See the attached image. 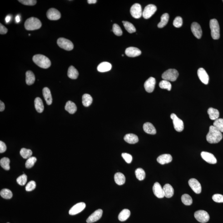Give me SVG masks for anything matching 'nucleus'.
Segmentation results:
<instances>
[{
    "mask_svg": "<svg viewBox=\"0 0 223 223\" xmlns=\"http://www.w3.org/2000/svg\"><path fill=\"white\" fill-rule=\"evenodd\" d=\"M123 24L125 29L130 33H134L136 31V28L134 25L127 21H123Z\"/></svg>",
    "mask_w": 223,
    "mask_h": 223,
    "instance_id": "36",
    "label": "nucleus"
},
{
    "mask_svg": "<svg viewBox=\"0 0 223 223\" xmlns=\"http://www.w3.org/2000/svg\"><path fill=\"white\" fill-rule=\"evenodd\" d=\"M212 200L216 203H223V195L220 194H216L213 195Z\"/></svg>",
    "mask_w": 223,
    "mask_h": 223,
    "instance_id": "49",
    "label": "nucleus"
},
{
    "mask_svg": "<svg viewBox=\"0 0 223 223\" xmlns=\"http://www.w3.org/2000/svg\"><path fill=\"white\" fill-rule=\"evenodd\" d=\"M65 109L71 114H74L77 111V107L74 102L72 101H67L65 106Z\"/></svg>",
    "mask_w": 223,
    "mask_h": 223,
    "instance_id": "28",
    "label": "nucleus"
},
{
    "mask_svg": "<svg viewBox=\"0 0 223 223\" xmlns=\"http://www.w3.org/2000/svg\"><path fill=\"white\" fill-rule=\"evenodd\" d=\"M189 186L193 191L196 194H200L201 192L202 187L200 182L195 179H191L189 180Z\"/></svg>",
    "mask_w": 223,
    "mask_h": 223,
    "instance_id": "11",
    "label": "nucleus"
},
{
    "mask_svg": "<svg viewBox=\"0 0 223 223\" xmlns=\"http://www.w3.org/2000/svg\"><path fill=\"white\" fill-rule=\"evenodd\" d=\"M213 126L221 133L223 132V119L218 118L215 120Z\"/></svg>",
    "mask_w": 223,
    "mask_h": 223,
    "instance_id": "42",
    "label": "nucleus"
},
{
    "mask_svg": "<svg viewBox=\"0 0 223 223\" xmlns=\"http://www.w3.org/2000/svg\"><path fill=\"white\" fill-rule=\"evenodd\" d=\"M124 140L130 144H135L139 141V138L136 135L133 134H127L124 137Z\"/></svg>",
    "mask_w": 223,
    "mask_h": 223,
    "instance_id": "26",
    "label": "nucleus"
},
{
    "mask_svg": "<svg viewBox=\"0 0 223 223\" xmlns=\"http://www.w3.org/2000/svg\"><path fill=\"white\" fill-rule=\"evenodd\" d=\"M181 201L185 205H190L192 204L193 200L191 197L187 194H184L181 197Z\"/></svg>",
    "mask_w": 223,
    "mask_h": 223,
    "instance_id": "41",
    "label": "nucleus"
},
{
    "mask_svg": "<svg viewBox=\"0 0 223 223\" xmlns=\"http://www.w3.org/2000/svg\"><path fill=\"white\" fill-rule=\"evenodd\" d=\"M92 102V98L89 94H84L82 96V103L85 107H89L91 104Z\"/></svg>",
    "mask_w": 223,
    "mask_h": 223,
    "instance_id": "34",
    "label": "nucleus"
},
{
    "mask_svg": "<svg viewBox=\"0 0 223 223\" xmlns=\"http://www.w3.org/2000/svg\"><path fill=\"white\" fill-rule=\"evenodd\" d=\"M114 180L115 183L120 186L125 184L126 180L125 175L120 172H117L115 174Z\"/></svg>",
    "mask_w": 223,
    "mask_h": 223,
    "instance_id": "27",
    "label": "nucleus"
},
{
    "mask_svg": "<svg viewBox=\"0 0 223 223\" xmlns=\"http://www.w3.org/2000/svg\"><path fill=\"white\" fill-rule=\"evenodd\" d=\"M125 54L128 57H136L141 55V51L137 48L130 47L128 48L125 50Z\"/></svg>",
    "mask_w": 223,
    "mask_h": 223,
    "instance_id": "19",
    "label": "nucleus"
},
{
    "mask_svg": "<svg viewBox=\"0 0 223 223\" xmlns=\"http://www.w3.org/2000/svg\"><path fill=\"white\" fill-rule=\"evenodd\" d=\"M102 213H103V212L101 209H98V210H96L86 220V222L92 223L98 221L102 217Z\"/></svg>",
    "mask_w": 223,
    "mask_h": 223,
    "instance_id": "13",
    "label": "nucleus"
},
{
    "mask_svg": "<svg viewBox=\"0 0 223 223\" xmlns=\"http://www.w3.org/2000/svg\"><path fill=\"white\" fill-rule=\"evenodd\" d=\"M7 29L3 26V25L0 24V34H4L7 33Z\"/></svg>",
    "mask_w": 223,
    "mask_h": 223,
    "instance_id": "53",
    "label": "nucleus"
},
{
    "mask_svg": "<svg viewBox=\"0 0 223 223\" xmlns=\"http://www.w3.org/2000/svg\"><path fill=\"white\" fill-rule=\"evenodd\" d=\"M159 86L160 88L166 89L168 91H170L171 89V85L169 81L163 80L160 81L159 83Z\"/></svg>",
    "mask_w": 223,
    "mask_h": 223,
    "instance_id": "43",
    "label": "nucleus"
},
{
    "mask_svg": "<svg viewBox=\"0 0 223 223\" xmlns=\"http://www.w3.org/2000/svg\"><path fill=\"white\" fill-rule=\"evenodd\" d=\"M11 19V16L10 15H7L5 18V21L6 23H8L10 22Z\"/></svg>",
    "mask_w": 223,
    "mask_h": 223,
    "instance_id": "55",
    "label": "nucleus"
},
{
    "mask_svg": "<svg viewBox=\"0 0 223 223\" xmlns=\"http://www.w3.org/2000/svg\"><path fill=\"white\" fill-rule=\"evenodd\" d=\"M37 159L34 157H31L27 159L25 163L26 167L27 169L31 168L34 166L35 163L37 162Z\"/></svg>",
    "mask_w": 223,
    "mask_h": 223,
    "instance_id": "44",
    "label": "nucleus"
},
{
    "mask_svg": "<svg viewBox=\"0 0 223 223\" xmlns=\"http://www.w3.org/2000/svg\"><path fill=\"white\" fill-rule=\"evenodd\" d=\"M111 65L108 62H102L98 65L97 67V70L98 72H104L111 71Z\"/></svg>",
    "mask_w": 223,
    "mask_h": 223,
    "instance_id": "23",
    "label": "nucleus"
},
{
    "mask_svg": "<svg viewBox=\"0 0 223 223\" xmlns=\"http://www.w3.org/2000/svg\"><path fill=\"white\" fill-rule=\"evenodd\" d=\"M33 61L36 65L42 68L47 69L51 66V62L49 59L44 55H35L33 57Z\"/></svg>",
    "mask_w": 223,
    "mask_h": 223,
    "instance_id": "2",
    "label": "nucleus"
},
{
    "mask_svg": "<svg viewBox=\"0 0 223 223\" xmlns=\"http://www.w3.org/2000/svg\"></svg>",
    "mask_w": 223,
    "mask_h": 223,
    "instance_id": "59",
    "label": "nucleus"
},
{
    "mask_svg": "<svg viewBox=\"0 0 223 223\" xmlns=\"http://www.w3.org/2000/svg\"><path fill=\"white\" fill-rule=\"evenodd\" d=\"M27 175L23 174L17 179V182L20 186H24L27 181Z\"/></svg>",
    "mask_w": 223,
    "mask_h": 223,
    "instance_id": "45",
    "label": "nucleus"
},
{
    "mask_svg": "<svg viewBox=\"0 0 223 223\" xmlns=\"http://www.w3.org/2000/svg\"><path fill=\"white\" fill-rule=\"evenodd\" d=\"M47 17L48 19L51 20H57L61 18V14L56 8H51L48 11Z\"/></svg>",
    "mask_w": 223,
    "mask_h": 223,
    "instance_id": "12",
    "label": "nucleus"
},
{
    "mask_svg": "<svg viewBox=\"0 0 223 223\" xmlns=\"http://www.w3.org/2000/svg\"><path fill=\"white\" fill-rule=\"evenodd\" d=\"M169 15L168 13H165L162 15L161 17V21L157 25L159 28H162L166 26L168 22Z\"/></svg>",
    "mask_w": 223,
    "mask_h": 223,
    "instance_id": "35",
    "label": "nucleus"
},
{
    "mask_svg": "<svg viewBox=\"0 0 223 223\" xmlns=\"http://www.w3.org/2000/svg\"><path fill=\"white\" fill-rule=\"evenodd\" d=\"M223 136L221 131H219L213 126H211L206 136L207 141L211 144L217 143L222 139Z\"/></svg>",
    "mask_w": 223,
    "mask_h": 223,
    "instance_id": "1",
    "label": "nucleus"
},
{
    "mask_svg": "<svg viewBox=\"0 0 223 223\" xmlns=\"http://www.w3.org/2000/svg\"><path fill=\"white\" fill-rule=\"evenodd\" d=\"M10 160L8 158L3 157L0 161V165L1 167L6 170H9L10 169Z\"/></svg>",
    "mask_w": 223,
    "mask_h": 223,
    "instance_id": "38",
    "label": "nucleus"
},
{
    "mask_svg": "<svg viewBox=\"0 0 223 223\" xmlns=\"http://www.w3.org/2000/svg\"><path fill=\"white\" fill-rule=\"evenodd\" d=\"M156 80L154 77H150L146 80L144 83V88L146 91L148 93H152L155 89Z\"/></svg>",
    "mask_w": 223,
    "mask_h": 223,
    "instance_id": "17",
    "label": "nucleus"
},
{
    "mask_svg": "<svg viewBox=\"0 0 223 223\" xmlns=\"http://www.w3.org/2000/svg\"><path fill=\"white\" fill-rule=\"evenodd\" d=\"M43 94L47 105H51L52 103V97L51 91L47 87L44 88L43 89Z\"/></svg>",
    "mask_w": 223,
    "mask_h": 223,
    "instance_id": "22",
    "label": "nucleus"
},
{
    "mask_svg": "<svg viewBox=\"0 0 223 223\" xmlns=\"http://www.w3.org/2000/svg\"><path fill=\"white\" fill-rule=\"evenodd\" d=\"M143 130L146 133L154 135L156 134V130L152 124L146 122L143 125Z\"/></svg>",
    "mask_w": 223,
    "mask_h": 223,
    "instance_id": "24",
    "label": "nucleus"
},
{
    "mask_svg": "<svg viewBox=\"0 0 223 223\" xmlns=\"http://www.w3.org/2000/svg\"><path fill=\"white\" fill-rule=\"evenodd\" d=\"M131 215V212L128 209H124L119 214L118 219L120 221H124L129 218Z\"/></svg>",
    "mask_w": 223,
    "mask_h": 223,
    "instance_id": "33",
    "label": "nucleus"
},
{
    "mask_svg": "<svg viewBox=\"0 0 223 223\" xmlns=\"http://www.w3.org/2000/svg\"><path fill=\"white\" fill-rule=\"evenodd\" d=\"M19 1L24 5L31 6H34L37 2L36 0H19Z\"/></svg>",
    "mask_w": 223,
    "mask_h": 223,
    "instance_id": "50",
    "label": "nucleus"
},
{
    "mask_svg": "<svg viewBox=\"0 0 223 223\" xmlns=\"http://www.w3.org/2000/svg\"><path fill=\"white\" fill-rule=\"evenodd\" d=\"M179 76V72L175 69L168 70L164 72L162 77L163 80L168 81H175Z\"/></svg>",
    "mask_w": 223,
    "mask_h": 223,
    "instance_id": "5",
    "label": "nucleus"
},
{
    "mask_svg": "<svg viewBox=\"0 0 223 223\" xmlns=\"http://www.w3.org/2000/svg\"><path fill=\"white\" fill-rule=\"evenodd\" d=\"M42 26L40 20L34 17H30L27 20L25 23V28L27 30H34L39 29Z\"/></svg>",
    "mask_w": 223,
    "mask_h": 223,
    "instance_id": "3",
    "label": "nucleus"
},
{
    "mask_svg": "<svg viewBox=\"0 0 223 223\" xmlns=\"http://www.w3.org/2000/svg\"><path fill=\"white\" fill-rule=\"evenodd\" d=\"M57 44L60 47L66 51H71L74 48V45L72 41L64 38H59L57 40Z\"/></svg>",
    "mask_w": 223,
    "mask_h": 223,
    "instance_id": "6",
    "label": "nucleus"
},
{
    "mask_svg": "<svg viewBox=\"0 0 223 223\" xmlns=\"http://www.w3.org/2000/svg\"><path fill=\"white\" fill-rule=\"evenodd\" d=\"M194 216L198 221L202 223L208 222L210 220V216L207 212L200 210L196 211L194 214Z\"/></svg>",
    "mask_w": 223,
    "mask_h": 223,
    "instance_id": "7",
    "label": "nucleus"
},
{
    "mask_svg": "<svg viewBox=\"0 0 223 223\" xmlns=\"http://www.w3.org/2000/svg\"><path fill=\"white\" fill-rule=\"evenodd\" d=\"M183 24L182 18L181 17H177L174 20L173 25L176 28H180L182 26Z\"/></svg>",
    "mask_w": 223,
    "mask_h": 223,
    "instance_id": "47",
    "label": "nucleus"
},
{
    "mask_svg": "<svg viewBox=\"0 0 223 223\" xmlns=\"http://www.w3.org/2000/svg\"><path fill=\"white\" fill-rule=\"evenodd\" d=\"M15 20H16V23H19V22H20V17L19 15H17L16 16Z\"/></svg>",
    "mask_w": 223,
    "mask_h": 223,
    "instance_id": "56",
    "label": "nucleus"
},
{
    "mask_svg": "<svg viewBox=\"0 0 223 223\" xmlns=\"http://www.w3.org/2000/svg\"><path fill=\"white\" fill-rule=\"evenodd\" d=\"M210 26L212 37L214 39H218L220 37V27L217 20L215 19L210 20Z\"/></svg>",
    "mask_w": 223,
    "mask_h": 223,
    "instance_id": "4",
    "label": "nucleus"
},
{
    "mask_svg": "<svg viewBox=\"0 0 223 223\" xmlns=\"http://www.w3.org/2000/svg\"><path fill=\"white\" fill-rule=\"evenodd\" d=\"M157 8L155 5L149 4L146 6L143 12L142 16L145 19H148L151 17L152 15L156 12Z\"/></svg>",
    "mask_w": 223,
    "mask_h": 223,
    "instance_id": "10",
    "label": "nucleus"
},
{
    "mask_svg": "<svg viewBox=\"0 0 223 223\" xmlns=\"http://www.w3.org/2000/svg\"><path fill=\"white\" fill-rule=\"evenodd\" d=\"M209 117L212 120H215L218 119L220 116V112L218 110L212 107H210L207 111Z\"/></svg>",
    "mask_w": 223,
    "mask_h": 223,
    "instance_id": "29",
    "label": "nucleus"
},
{
    "mask_svg": "<svg viewBox=\"0 0 223 223\" xmlns=\"http://www.w3.org/2000/svg\"><path fill=\"white\" fill-rule=\"evenodd\" d=\"M171 118L173 120L174 128L178 132H181L184 129V124L182 120L177 117L175 114L171 115Z\"/></svg>",
    "mask_w": 223,
    "mask_h": 223,
    "instance_id": "8",
    "label": "nucleus"
},
{
    "mask_svg": "<svg viewBox=\"0 0 223 223\" xmlns=\"http://www.w3.org/2000/svg\"><path fill=\"white\" fill-rule=\"evenodd\" d=\"M135 175L136 178L139 181H142L146 177V173L142 168H138L135 171Z\"/></svg>",
    "mask_w": 223,
    "mask_h": 223,
    "instance_id": "37",
    "label": "nucleus"
},
{
    "mask_svg": "<svg viewBox=\"0 0 223 223\" xmlns=\"http://www.w3.org/2000/svg\"><path fill=\"white\" fill-rule=\"evenodd\" d=\"M172 157L170 154H163L159 156L157 158V162L161 165L168 164L172 161Z\"/></svg>",
    "mask_w": 223,
    "mask_h": 223,
    "instance_id": "21",
    "label": "nucleus"
},
{
    "mask_svg": "<svg viewBox=\"0 0 223 223\" xmlns=\"http://www.w3.org/2000/svg\"><path fill=\"white\" fill-rule=\"evenodd\" d=\"M5 106L4 103L2 101L0 102V111H2L5 110Z\"/></svg>",
    "mask_w": 223,
    "mask_h": 223,
    "instance_id": "54",
    "label": "nucleus"
},
{
    "mask_svg": "<svg viewBox=\"0 0 223 223\" xmlns=\"http://www.w3.org/2000/svg\"><path fill=\"white\" fill-rule=\"evenodd\" d=\"M7 147L4 143L2 141H0V152L1 153L4 152L6 151Z\"/></svg>",
    "mask_w": 223,
    "mask_h": 223,
    "instance_id": "52",
    "label": "nucleus"
},
{
    "mask_svg": "<svg viewBox=\"0 0 223 223\" xmlns=\"http://www.w3.org/2000/svg\"><path fill=\"white\" fill-rule=\"evenodd\" d=\"M130 13L134 18H140L143 14L141 5L139 3H135L133 5L130 9Z\"/></svg>",
    "mask_w": 223,
    "mask_h": 223,
    "instance_id": "9",
    "label": "nucleus"
},
{
    "mask_svg": "<svg viewBox=\"0 0 223 223\" xmlns=\"http://www.w3.org/2000/svg\"><path fill=\"white\" fill-rule=\"evenodd\" d=\"M163 189L164 195L165 197L170 198L173 196L174 190L172 186L169 184H166L164 186Z\"/></svg>",
    "mask_w": 223,
    "mask_h": 223,
    "instance_id": "25",
    "label": "nucleus"
},
{
    "mask_svg": "<svg viewBox=\"0 0 223 223\" xmlns=\"http://www.w3.org/2000/svg\"><path fill=\"white\" fill-rule=\"evenodd\" d=\"M87 2L89 4H94L96 3L97 1L96 0H88Z\"/></svg>",
    "mask_w": 223,
    "mask_h": 223,
    "instance_id": "57",
    "label": "nucleus"
},
{
    "mask_svg": "<svg viewBox=\"0 0 223 223\" xmlns=\"http://www.w3.org/2000/svg\"><path fill=\"white\" fill-rule=\"evenodd\" d=\"M0 195L2 198L6 199H11L12 197V191L9 189H2L0 192Z\"/></svg>",
    "mask_w": 223,
    "mask_h": 223,
    "instance_id": "39",
    "label": "nucleus"
},
{
    "mask_svg": "<svg viewBox=\"0 0 223 223\" xmlns=\"http://www.w3.org/2000/svg\"><path fill=\"white\" fill-rule=\"evenodd\" d=\"M191 30L194 36L197 39L201 38L202 35V30L200 25L196 22H193L191 26Z\"/></svg>",
    "mask_w": 223,
    "mask_h": 223,
    "instance_id": "15",
    "label": "nucleus"
},
{
    "mask_svg": "<svg viewBox=\"0 0 223 223\" xmlns=\"http://www.w3.org/2000/svg\"><path fill=\"white\" fill-rule=\"evenodd\" d=\"M198 75L202 82L206 85L208 84L209 76L205 69L203 68H199L198 71Z\"/></svg>",
    "mask_w": 223,
    "mask_h": 223,
    "instance_id": "20",
    "label": "nucleus"
},
{
    "mask_svg": "<svg viewBox=\"0 0 223 223\" xmlns=\"http://www.w3.org/2000/svg\"><path fill=\"white\" fill-rule=\"evenodd\" d=\"M152 190L154 195L159 198H162L165 197L163 189L158 182H156L154 184Z\"/></svg>",
    "mask_w": 223,
    "mask_h": 223,
    "instance_id": "18",
    "label": "nucleus"
},
{
    "mask_svg": "<svg viewBox=\"0 0 223 223\" xmlns=\"http://www.w3.org/2000/svg\"><path fill=\"white\" fill-rule=\"evenodd\" d=\"M34 106L38 112L42 113L44 110L43 102L41 98L37 97L34 100Z\"/></svg>",
    "mask_w": 223,
    "mask_h": 223,
    "instance_id": "31",
    "label": "nucleus"
},
{
    "mask_svg": "<svg viewBox=\"0 0 223 223\" xmlns=\"http://www.w3.org/2000/svg\"><path fill=\"white\" fill-rule=\"evenodd\" d=\"M85 207H86V204L85 203L83 202L78 203L71 208L69 213L71 215H76L82 212Z\"/></svg>",
    "mask_w": 223,
    "mask_h": 223,
    "instance_id": "14",
    "label": "nucleus"
},
{
    "mask_svg": "<svg viewBox=\"0 0 223 223\" xmlns=\"http://www.w3.org/2000/svg\"><path fill=\"white\" fill-rule=\"evenodd\" d=\"M67 75L70 78L75 80L79 76V72L73 66H70L68 69Z\"/></svg>",
    "mask_w": 223,
    "mask_h": 223,
    "instance_id": "32",
    "label": "nucleus"
},
{
    "mask_svg": "<svg viewBox=\"0 0 223 223\" xmlns=\"http://www.w3.org/2000/svg\"><path fill=\"white\" fill-rule=\"evenodd\" d=\"M121 156L127 163H131L132 162V157L130 154L127 153H123L121 154Z\"/></svg>",
    "mask_w": 223,
    "mask_h": 223,
    "instance_id": "51",
    "label": "nucleus"
},
{
    "mask_svg": "<svg viewBox=\"0 0 223 223\" xmlns=\"http://www.w3.org/2000/svg\"></svg>",
    "mask_w": 223,
    "mask_h": 223,
    "instance_id": "58",
    "label": "nucleus"
},
{
    "mask_svg": "<svg viewBox=\"0 0 223 223\" xmlns=\"http://www.w3.org/2000/svg\"><path fill=\"white\" fill-rule=\"evenodd\" d=\"M36 184L34 181H30L27 184V186H26L25 189L26 191H31L34 190L36 188Z\"/></svg>",
    "mask_w": 223,
    "mask_h": 223,
    "instance_id": "48",
    "label": "nucleus"
},
{
    "mask_svg": "<svg viewBox=\"0 0 223 223\" xmlns=\"http://www.w3.org/2000/svg\"><path fill=\"white\" fill-rule=\"evenodd\" d=\"M202 158L206 162L211 164H215L217 162V160L212 154L207 152H202L201 153Z\"/></svg>",
    "mask_w": 223,
    "mask_h": 223,
    "instance_id": "16",
    "label": "nucleus"
},
{
    "mask_svg": "<svg viewBox=\"0 0 223 223\" xmlns=\"http://www.w3.org/2000/svg\"><path fill=\"white\" fill-rule=\"evenodd\" d=\"M35 81V76L33 72L28 71L26 73V82L28 85H31L34 83Z\"/></svg>",
    "mask_w": 223,
    "mask_h": 223,
    "instance_id": "30",
    "label": "nucleus"
},
{
    "mask_svg": "<svg viewBox=\"0 0 223 223\" xmlns=\"http://www.w3.org/2000/svg\"><path fill=\"white\" fill-rule=\"evenodd\" d=\"M112 31L115 35L118 36L122 35V31L119 25L115 24L112 27Z\"/></svg>",
    "mask_w": 223,
    "mask_h": 223,
    "instance_id": "46",
    "label": "nucleus"
},
{
    "mask_svg": "<svg viewBox=\"0 0 223 223\" xmlns=\"http://www.w3.org/2000/svg\"><path fill=\"white\" fill-rule=\"evenodd\" d=\"M20 154L23 158L28 159L32 156V152L30 149L22 148L20 151Z\"/></svg>",
    "mask_w": 223,
    "mask_h": 223,
    "instance_id": "40",
    "label": "nucleus"
}]
</instances>
